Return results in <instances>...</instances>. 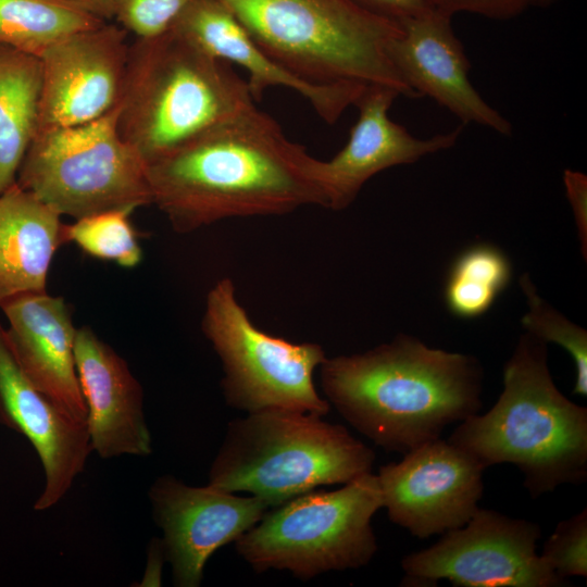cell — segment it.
<instances>
[{
	"label": "cell",
	"instance_id": "cell-1",
	"mask_svg": "<svg viewBox=\"0 0 587 587\" xmlns=\"http://www.w3.org/2000/svg\"><path fill=\"white\" fill-rule=\"evenodd\" d=\"M314 158L255 104L147 165L152 204L178 234L232 217L325 208Z\"/></svg>",
	"mask_w": 587,
	"mask_h": 587
},
{
	"label": "cell",
	"instance_id": "cell-22",
	"mask_svg": "<svg viewBox=\"0 0 587 587\" xmlns=\"http://www.w3.org/2000/svg\"><path fill=\"white\" fill-rule=\"evenodd\" d=\"M104 23L71 0H0V46L37 58L71 35Z\"/></svg>",
	"mask_w": 587,
	"mask_h": 587
},
{
	"label": "cell",
	"instance_id": "cell-12",
	"mask_svg": "<svg viewBox=\"0 0 587 587\" xmlns=\"http://www.w3.org/2000/svg\"><path fill=\"white\" fill-rule=\"evenodd\" d=\"M149 499L154 522L163 532L165 561L178 587H198L209 558L270 510L259 497L236 496L209 484L189 486L171 475L154 480Z\"/></svg>",
	"mask_w": 587,
	"mask_h": 587
},
{
	"label": "cell",
	"instance_id": "cell-30",
	"mask_svg": "<svg viewBox=\"0 0 587 587\" xmlns=\"http://www.w3.org/2000/svg\"><path fill=\"white\" fill-rule=\"evenodd\" d=\"M563 182L566 196L572 207L574 217L577 224L582 246L586 252L587 241V177L585 174L565 170Z\"/></svg>",
	"mask_w": 587,
	"mask_h": 587
},
{
	"label": "cell",
	"instance_id": "cell-26",
	"mask_svg": "<svg viewBox=\"0 0 587 587\" xmlns=\"http://www.w3.org/2000/svg\"><path fill=\"white\" fill-rule=\"evenodd\" d=\"M544 562L560 577L587 576V510L561 521L545 541Z\"/></svg>",
	"mask_w": 587,
	"mask_h": 587
},
{
	"label": "cell",
	"instance_id": "cell-27",
	"mask_svg": "<svg viewBox=\"0 0 587 587\" xmlns=\"http://www.w3.org/2000/svg\"><path fill=\"white\" fill-rule=\"evenodd\" d=\"M190 0H114V17L137 38L170 30Z\"/></svg>",
	"mask_w": 587,
	"mask_h": 587
},
{
	"label": "cell",
	"instance_id": "cell-17",
	"mask_svg": "<svg viewBox=\"0 0 587 587\" xmlns=\"http://www.w3.org/2000/svg\"><path fill=\"white\" fill-rule=\"evenodd\" d=\"M74 355L92 452L102 459L149 455L143 391L127 362L88 326L76 330Z\"/></svg>",
	"mask_w": 587,
	"mask_h": 587
},
{
	"label": "cell",
	"instance_id": "cell-10",
	"mask_svg": "<svg viewBox=\"0 0 587 587\" xmlns=\"http://www.w3.org/2000/svg\"><path fill=\"white\" fill-rule=\"evenodd\" d=\"M428 548L401 561L402 586H435L447 579L464 587H561L537 553V523L478 508L461 527L441 534Z\"/></svg>",
	"mask_w": 587,
	"mask_h": 587
},
{
	"label": "cell",
	"instance_id": "cell-28",
	"mask_svg": "<svg viewBox=\"0 0 587 587\" xmlns=\"http://www.w3.org/2000/svg\"><path fill=\"white\" fill-rule=\"evenodd\" d=\"M436 10L448 15L465 12L491 20L505 21L523 13L527 0H430Z\"/></svg>",
	"mask_w": 587,
	"mask_h": 587
},
{
	"label": "cell",
	"instance_id": "cell-19",
	"mask_svg": "<svg viewBox=\"0 0 587 587\" xmlns=\"http://www.w3.org/2000/svg\"><path fill=\"white\" fill-rule=\"evenodd\" d=\"M0 309L10 346L32 383L62 412L87 423L74 355L77 328L64 298L27 292L7 299Z\"/></svg>",
	"mask_w": 587,
	"mask_h": 587
},
{
	"label": "cell",
	"instance_id": "cell-14",
	"mask_svg": "<svg viewBox=\"0 0 587 587\" xmlns=\"http://www.w3.org/2000/svg\"><path fill=\"white\" fill-rule=\"evenodd\" d=\"M400 93L385 85H367L357 101L359 116L345 147L327 161L313 160V174L322 188L325 208L340 211L358 197L365 183L387 168L411 164L454 146L458 127L429 138H417L389 117Z\"/></svg>",
	"mask_w": 587,
	"mask_h": 587
},
{
	"label": "cell",
	"instance_id": "cell-18",
	"mask_svg": "<svg viewBox=\"0 0 587 587\" xmlns=\"http://www.w3.org/2000/svg\"><path fill=\"white\" fill-rule=\"evenodd\" d=\"M172 28L227 63L241 66L254 101L272 87L291 89L309 101L316 114L334 124L367 85L317 86L301 80L274 61L235 15L217 0H190Z\"/></svg>",
	"mask_w": 587,
	"mask_h": 587
},
{
	"label": "cell",
	"instance_id": "cell-31",
	"mask_svg": "<svg viewBox=\"0 0 587 587\" xmlns=\"http://www.w3.org/2000/svg\"><path fill=\"white\" fill-rule=\"evenodd\" d=\"M165 561L161 539L154 538L149 547L148 567L142 579L143 585L159 586L161 583L162 565Z\"/></svg>",
	"mask_w": 587,
	"mask_h": 587
},
{
	"label": "cell",
	"instance_id": "cell-4",
	"mask_svg": "<svg viewBox=\"0 0 587 587\" xmlns=\"http://www.w3.org/2000/svg\"><path fill=\"white\" fill-rule=\"evenodd\" d=\"M254 102L229 63L171 28L129 46L117 128L148 165Z\"/></svg>",
	"mask_w": 587,
	"mask_h": 587
},
{
	"label": "cell",
	"instance_id": "cell-5",
	"mask_svg": "<svg viewBox=\"0 0 587 587\" xmlns=\"http://www.w3.org/2000/svg\"><path fill=\"white\" fill-rule=\"evenodd\" d=\"M279 65L317 86L379 84L420 98L396 70L389 48L399 22L350 0H217Z\"/></svg>",
	"mask_w": 587,
	"mask_h": 587
},
{
	"label": "cell",
	"instance_id": "cell-33",
	"mask_svg": "<svg viewBox=\"0 0 587 587\" xmlns=\"http://www.w3.org/2000/svg\"><path fill=\"white\" fill-rule=\"evenodd\" d=\"M557 1L558 0H527L528 5H535V7H549Z\"/></svg>",
	"mask_w": 587,
	"mask_h": 587
},
{
	"label": "cell",
	"instance_id": "cell-11",
	"mask_svg": "<svg viewBox=\"0 0 587 587\" xmlns=\"http://www.w3.org/2000/svg\"><path fill=\"white\" fill-rule=\"evenodd\" d=\"M485 469L440 437L380 466L377 478L389 520L420 539L463 526L479 508Z\"/></svg>",
	"mask_w": 587,
	"mask_h": 587
},
{
	"label": "cell",
	"instance_id": "cell-3",
	"mask_svg": "<svg viewBox=\"0 0 587 587\" xmlns=\"http://www.w3.org/2000/svg\"><path fill=\"white\" fill-rule=\"evenodd\" d=\"M448 441L485 470L515 465L534 498L587 478V409L558 389L547 344L528 333L504 364L497 402L485 414L460 422Z\"/></svg>",
	"mask_w": 587,
	"mask_h": 587
},
{
	"label": "cell",
	"instance_id": "cell-29",
	"mask_svg": "<svg viewBox=\"0 0 587 587\" xmlns=\"http://www.w3.org/2000/svg\"><path fill=\"white\" fill-rule=\"evenodd\" d=\"M359 8L384 18L402 22L429 13L435 9L430 0H350Z\"/></svg>",
	"mask_w": 587,
	"mask_h": 587
},
{
	"label": "cell",
	"instance_id": "cell-32",
	"mask_svg": "<svg viewBox=\"0 0 587 587\" xmlns=\"http://www.w3.org/2000/svg\"><path fill=\"white\" fill-rule=\"evenodd\" d=\"M89 13L108 22L114 17V0H71Z\"/></svg>",
	"mask_w": 587,
	"mask_h": 587
},
{
	"label": "cell",
	"instance_id": "cell-25",
	"mask_svg": "<svg viewBox=\"0 0 587 587\" xmlns=\"http://www.w3.org/2000/svg\"><path fill=\"white\" fill-rule=\"evenodd\" d=\"M520 287L525 295L527 311L521 323L526 333L544 342H554L571 355L575 365L573 394L587 396V332L553 309L538 294L530 277H520Z\"/></svg>",
	"mask_w": 587,
	"mask_h": 587
},
{
	"label": "cell",
	"instance_id": "cell-13",
	"mask_svg": "<svg viewBox=\"0 0 587 587\" xmlns=\"http://www.w3.org/2000/svg\"><path fill=\"white\" fill-rule=\"evenodd\" d=\"M126 36L122 26L105 22L71 35L39 58L37 130L85 124L120 104L128 60Z\"/></svg>",
	"mask_w": 587,
	"mask_h": 587
},
{
	"label": "cell",
	"instance_id": "cell-16",
	"mask_svg": "<svg viewBox=\"0 0 587 587\" xmlns=\"http://www.w3.org/2000/svg\"><path fill=\"white\" fill-rule=\"evenodd\" d=\"M451 18L434 10L400 22L402 33L389 48L392 63L420 98H432L464 124H478L510 136L512 124L472 85L471 65Z\"/></svg>",
	"mask_w": 587,
	"mask_h": 587
},
{
	"label": "cell",
	"instance_id": "cell-23",
	"mask_svg": "<svg viewBox=\"0 0 587 587\" xmlns=\"http://www.w3.org/2000/svg\"><path fill=\"white\" fill-rule=\"evenodd\" d=\"M511 277V261L500 248L475 243L463 250L449 268L444 289L446 307L457 317H478L492 307Z\"/></svg>",
	"mask_w": 587,
	"mask_h": 587
},
{
	"label": "cell",
	"instance_id": "cell-24",
	"mask_svg": "<svg viewBox=\"0 0 587 587\" xmlns=\"http://www.w3.org/2000/svg\"><path fill=\"white\" fill-rule=\"evenodd\" d=\"M130 213L111 210L63 224V243L73 242L90 257L133 268L142 260V250L129 220Z\"/></svg>",
	"mask_w": 587,
	"mask_h": 587
},
{
	"label": "cell",
	"instance_id": "cell-7",
	"mask_svg": "<svg viewBox=\"0 0 587 587\" xmlns=\"http://www.w3.org/2000/svg\"><path fill=\"white\" fill-rule=\"evenodd\" d=\"M383 508L372 472L332 491H308L275 508L235 540L258 573L286 570L307 580L366 565L377 551L372 517Z\"/></svg>",
	"mask_w": 587,
	"mask_h": 587
},
{
	"label": "cell",
	"instance_id": "cell-21",
	"mask_svg": "<svg viewBox=\"0 0 587 587\" xmlns=\"http://www.w3.org/2000/svg\"><path fill=\"white\" fill-rule=\"evenodd\" d=\"M41 85L39 58L0 46V195L16 182L36 135Z\"/></svg>",
	"mask_w": 587,
	"mask_h": 587
},
{
	"label": "cell",
	"instance_id": "cell-15",
	"mask_svg": "<svg viewBox=\"0 0 587 587\" xmlns=\"http://www.w3.org/2000/svg\"><path fill=\"white\" fill-rule=\"evenodd\" d=\"M0 424L33 445L45 473L34 509L55 505L70 490L92 452L86 422L62 412L28 378L0 322Z\"/></svg>",
	"mask_w": 587,
	"mask_h": 587
},
{
	"label": "cell",
	"instance_id": "cell-8",
	"mask_svg": "<svg viewBox=\"0 0 587 587\" xmlns=\"http://www.w3.org/2000/svg\"><path fill=\"white\" fill-rule=\"evenodd\" d=\"M120 107L95 121L36 132L16 184L76 218L152 204L147 164L121 137Z\"/></svg>",
	"mask_w": 587,
	"mask_h": 587
},
{
	"label": "cell",
	"instance_id": "cell-20",
	"mask_svg": "<svg viewBox=\"0 0 587 587\" xmlns=\"http://www.w3.org/2000/svg\"><path fill=\"white\" fill-rule=\"evenodd\" d=\"M61 216L16 182L0 195V303L47 291L52 259L63 245Z\"/></svg>",
	"mask_w": 587,
	"mask_h": 587
},
{
	"label": "cell",
	"instance_id": "cell-2",
	"mask_svg": "<svg viewBox=\"0 0 587 587\" xmlns=\"http://www.w3.org/2000/svg\"><path fill=\"white\" fill-rule=\"evenodd\" d=\"M320 371L329 404L388 452L437 439L482 408L476 358L404 334L363 353L326 358Z\"/></svg>",
	"mask_w": 587,
	"mask_h": 587
},
{
	"label": "cell",
	"instance_id": "cell-9",
	"mask_svg": "<svg viewBox=\"0 0 587 587\" xmlns=\"http://www.w3.org/2000/svg\"><path fill=\"white\" fill-rule=\"evenodd\" d=\"M201 330L221 360V387L232 408L319 416L329 412L332 405L319 395L313 379L327 358L323 348L295 344L259 328L238 301L230 278H221L208 291Z\"/></svg>",
	"mask_w": 587,
	"mask_h": 587
},
{
	"label": "cell",
	"instance_id": "cell-6",
	"mask_svg": "<svg viewBox=\"0 0 587 587\" xmlns=\"http://www.w3.org/2000/svg\"><path fill=\"white\" fill-rule=\"evenodd\" d=\"M374 461L373 450L342 425L266 410L228 424L209 485L250 492L272 509L316 487L347 484L372 472Z\"/></svg>",
	"mask_w": 587,
	"mask_h": 587
}]
</instances>
